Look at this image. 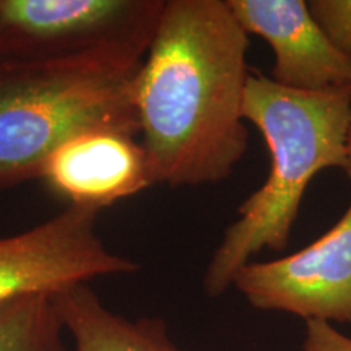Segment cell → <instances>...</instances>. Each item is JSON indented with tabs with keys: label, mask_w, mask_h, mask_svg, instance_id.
Here are the masks:
<instances>
[{
	"label": "cell",
	"mask_w": 351,
	"mask_h": 351,
	"mask_svg": "<svg viewBox=\"0 0 351 351\" xmlns=\"http://www.w3.org/2000/svg\"><path fill=\"white\" fill-rule=\"evenodd\" d=\"M346 173H348L351 178V130L348 135V145H346Z\"/></svg>",
	"instance_id": "obj_13"
},
{
	"label": "cell",
	"mask_w": 351,
	"mask_h": 351,
	"mask_svg": "<svg viewBox=\"0 0 351 351\" xmlns=\"http://www.w3.org/2000/svg\"><path fill=\"white\" fill-rule=\"evenodd\" d=\"M302 351H351V337L328 322L307 320Z\"/></svg>",
	"instance_id": "obj_12"
},
{
	"label": "cell",
	"mask_w": 351,
	"mask_h": 351,
	"mask_svg": "<svg viewBox=\"0 0 351 351\" xmlns=\"http://www.w3.org/2000/svg\"><path fill=\"white\" fill-rule=\"evenodd\" d=\"M62 335L51 296H25L0 306V351H65Z\"/></svg>",
	"instance_id": "obj_10"
},
{
	"label": "cell",
	"mask_w": 351,
	"mask_h": 351,
	"mask_svg": "<svg viewBox=\"0 0 351 351\" xmlns=\"http://www.w3.org/2000/svg\"><path fill=\"white\" fill-rule=\"evenodd\" d=\"M96 219L98 212L65 207L32 230L0 238V306L140 270L137 262L106 247Z\"/></svg>",
	"instance_id": "obj_5"
},
{
	"label": "cell",
	"mask_w": 351,
	"mask_h": 351,
	"mask_svg": "<svg viewBox=\"0 0 351 351\" xmlns=\"http://www.w3.org/2000/svg\"><path fill=\"white\" fill-rule=\"evenodd\" d=\"M243 117L258 129L270 153V173L238 208L204 275V289L217 298L262 249L283 251L302 197L320 171H346L351 130V85L322 91L293 90L258 70H249Z\"/></svg>",
	"instance_id": "obj_2"
},
{
	"label": "cell",
	"mask_w": 351,
	"mask_h": 351,
	"mask_svg": "<svg viewBox=\"0 0 351 351\" xmlns=\"http://www.w3.org/2000/svg\"><path fill=\"white\" fill-rule=\"evenodd\" d=\"M232 287L256 309L307 320L351 322V204L313 244L270 262H249Z\"/></svg>",
	"instance_id": "obj_6"
},
{
	"label": "cell",
	"mask_w": 351,
	"mask_h": 351,
	"mask_svg": "<svg viewBox=\"0 0 351 351\" xmlns=\"http://www.w3.org/2000/svg\"><path fill=\"white\" fill-rule=\"evenodd\" d=\"M137 134L93 129L60 145L39 179L70 208L101 212L155 186Z\"/></svg>",
	"instance_id": "obj_7"
},
{
	"label": "cell",
	"mask_w": 351,
	"mask_h": 351,
	"mask_svg": "<svg viewBox=\"0 0 351 351\" xmlns=\"http://www.w3.org/2000/svg\"><path fill=\"white\" fill-rule=\"evenodd\" d=\"M135 73L108 69L0 73V191L39 179L47 158L83 132L122 129L138 135L130 91Z\"/></svg>",
	"instance_id": "obj_3"
},
{
	"label": "cell",
	"mask_w": 351,
	"mask_h": 351,
	"mask_svg": "<svg viewBox=\"0 0 351 351\" xmlns=\"http://www.w3.org/2000/svg\"><path fill=\"white\" fill-rule=\"evenodd\" d=\"M52 302L75 351H182L163 319H127L103 304L90 285H77Z\"/></svg>",
	"instance_id": "obj_9"
},
{
	"label": "cell",
	"mask_w": 351,
	"mask_h": 351,
	"mask_svg": "<svg viewBox=\"0 0 351 351\" xmlns=\"http://www.w3.org/2000/svg\"><path fill=\"white\" fill-rule=\"evenodd\" d=\"M165 0H0V73L142 65Z\"/></svg>",
	"instance_id": "obj_4"
},
{
	"label": "cell",
	"mask_w": 351,
	"mask_h": 351,
	"mask_svg": "<svg viewBox=\"0 0 351 351\" xmlns=\"http://www.w3.org/2000/svg\"><path fill=\"white\" fill-rule=\"evenodd\" d=\"M247 49L228 0H165L130 85L153 184H217L243 160Z\"/></svg>",
	"instance_id": "obj_1"
},
{
	"label": "cell",
	"mask_w": 351,
	"mask_h": 351,
	"mask_svg": "<svg viewBox=\"0 0 351 351\" xmlns=\"http://www.w3.org/2000/svg\"><path fill=\"white\" fill-rule=\"evenodd\" d=\"M307 5L337 49L351 57V0H311Z\"/></svg>",
	"instance_id": "obj_11"
},
{
	"label": "cell",
	"mask_w": 351,
	"mask_h": 351,
	"mask_svg": "<svg viewBox=\"0 0 351 351\" xmlns=\"http://www.w3.org/2000/svg\"><path fill=\"white\" fill-rule=\"evenodd\" d=\"M247 34L270 44L271 80L293 90L322 91L351 85V57L335 47L304 0H228Z\"/></svg>",
	"instance_id": "obj_8"
}]
</instances>
